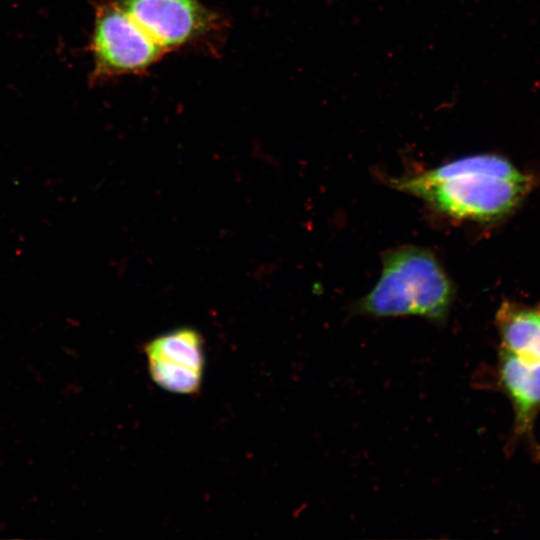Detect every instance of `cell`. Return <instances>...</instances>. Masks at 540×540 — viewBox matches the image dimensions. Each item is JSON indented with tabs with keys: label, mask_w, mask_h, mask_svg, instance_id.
<instances>
[{
	"label": "cell",
	"mask_w": 540,
	"mask_h": 540,
	"mask_svg": "<svg viewBox=\"0 0 540 540\" xmlns=\"http://www.w3.org/2000/svg\"><path fill=\"white\" fill-rule=\"evenodd\" d=\"M498 382L509 398L514 414V432L532 436L540 412V361L524 358L500 347Z\"/></svg>",
	"instance_id": "8992f818"
},
{
	"label": "cell",
	"mask_w": 540,
	"mask_h": 540,
	"mask_svg": "<svg viewBox=\"0 0 540 540\" xmlns=\"http://www.w3.org/2000/svg\"><path fill=\"white\" fill-rule=\"evenodd\" d=\"M454 298V288L437 257L419 246L405 245L383 257L380 278L355 306L374 317L421 316L442 322Z\"/></svg>",
	"instance_id": "7a4b0ae2"
},
{
	"label": "cell",
	"mask_w": 540,
	"mask_h": 540,
	"mask_svg": "<svg viewBox=\"0 0 540 540\" xmlns=\"http://www.w3.org/2000/svg\"><path fill=\"white\" fill-rule=\"evenodd\" d=\"M94 6V26L89 42L93 82L142 73L166 53L118 0H98Z\"/></svg>",
	"instance_id": "3957f363"
},
{
	"label": "cell",
	"mask_w": 540,
	"mask_h": 540,
	"mask_svg": "<svg viewBox=\"0 0 540 540\" xmlns=\"http://www.w3.org/2000/svg\"><path fill=\"white\" fill-rule=\"evenodd\" d=\"M501 348L540 361V307L504 301L496 313Z\"/></svg>",
	"instance_id": "52a82bcc"
},
{
	"label": "cell",
	"mask_w": 540,
	"mask_h": 540,
	"mask_svg": "<svg viewBox=\"0 0 540 540\" xmlns=\"http://www.w3.org/2000/svg\"><path fill=\"white\" fill-rule=\"evenodd\" d=\"M391 183L447 216L476 221L504 216L529 187L524 173L495 154L461 157Z\"/></svg>",
	"instance_id": "6da1fadb"
},
{
	"label": "cell",
	"mask_w": 540,
	"mask_h": 540,
	"mask_svg": "<svg viewBox=\"0 0 540 540\" xmlns=\"http://www.w3.org/2000/svg\"><path fill=\"white\" fill-rule=\"evenodd\" d=\"M144 354L151 380L178 395L200 391L205 370L204 340L189 327L163 333L146 343Z\"/></svg>",
	"instance_id": "5b68a950"
},
{
	"label": "cell",
	"mask_w": 540,
	"mask_h": 540,
	"mask_svg": "<svg viewBox=\"0 0 540 540\" xmlns=\"http://www.w3.org/2000/svg\"><path fill=\"white\" fill-rule=\"evenodd\" d=\"M165 51L193 44L214 31L219 19L200 0H118Z\"/></svg>",
	"instance_id": "277c9868"
}]
</instances>
